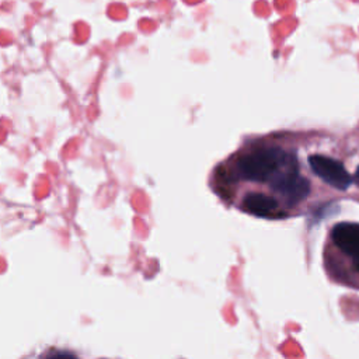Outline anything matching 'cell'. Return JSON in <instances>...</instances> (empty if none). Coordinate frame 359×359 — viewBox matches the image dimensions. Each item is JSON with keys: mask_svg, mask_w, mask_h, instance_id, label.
Returning a JSON list of instances; mask_svg holds the SVG:
<instances>
[{"mask_svg": "<svg viewBox=\"0 0 359 359\" xmlns=\"http://www.w3.org/2000/svg\"><path fill=\"white\" fill-rule=\"evenodd\" d=\"M286 160V154L278 147L259 149L237 160L236 174L243 180L262 182L285 167Z\"/></svg>", "mask_w": 359, "mask_h": 359, "instance_id": "cell-1", "label": "cell"}, {"mask_svg": "<svg viewBox=\"0 0 359 359\" xmlns=\"http://www.w3.org/2000/svg\"><path fill=\"white\" fill-rule=\"evenodd\" d=\"M271 187L285 198L287 205L299 203L310 192L309 181L293 168L279 170L273 174L271 177Z\"/></svg>", "mask_w": 359, "mask_h": 359, "instance_id": "cell-2", "label": "cell"}, {"mask_svg": "<svg viewBox=\"0 0 359 359\" xmlns=\"http://www.w3.org/2000/svg\"><path fill=\"white\" fill-rule=\"evenodd\" d=\"M309 164L311 170L323 181H325L334 188L344 191V189H348V187L352 182L349 172L338 160H334L331 157L321 156V154H314V156H310Z\"/></svg>", "mask_w": 359, "mask_h": 359, "instance_id": "cell-3", "label": "cell"}, {"mask_svg": "<svg viewBox=\"0 0 359 359\" xmlns=\"http://www.w3.org/2000/svg\"><path fill=\"white\" fill-rule=\"evenodd\" d=\"M334 243L352 258L359 254V224L339 223L331 231Z\"/></svg>", "mask_w": 359, "mask_h": 359, "instance_id": "cell-4", "label": "cell"}, {"mask_svg": "<svg viewBox=\"0 0 359 359\" xmlns=\"http://www.w3.org/2000/svg\"><path fill=\"white\" fill-rule=\"evenodd\" d=\"M243 209H245L247 212L257 215V216H268L278 209V203L273 198H271L268 195L251 192L244 196Z\"/></svg>", "mask_w": 359, "mask_h": 359, "instance_id": "cell-5", "label": "cell"}, {"mask_svg": "<svg viewBox=\"0 0 359 359\" xmlns=\"http://www.w3.org/2000/svg\"><path fill=\"white\" fill-rule=\"evenodd\" d=\"M353 262H355V266H356V269L359 271V254H358L356 257H353Z\"/></svg>", "mask_w": 359, "mask_h": 359, "instance_id": "cell-6", "label": "cell"}, {"mask_svg": "<svg viewBox=\"0 0 359 359\" xmlns=\"http://www.w3.org/2000/svg\"><path fill=\"white\" fill-rule=\"evenodd\" d=\"M355 181L359 184V167L356 168V172H355Z\"/></svg>", "mask_w": 359, "mask_h": 359, "instance_id": "cell-7", "label": "cell"}]
</instances>
